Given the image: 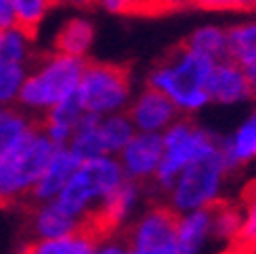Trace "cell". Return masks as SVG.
Returning <instances> with one entry per match:
<instances>
[{"mask_svg":"<svg viewBox=\"0 0 256 254\" xmlns=\"http://www.w3.org/2000/svg\"><path fill=\"white\" fill-rule=\"evenodd\" d=\"M130 254H132V252H130Z\"/></svg>","mask_w":256,"mask_h":254,"instance_id":"cell-38","label":"cell"},{"mask_svg":"<svg viewBox=\"0 0 256 254\" xmlns=\"http://www.w3.org/2000/svg\"><path fill=\"white\" fill-rule=\"evenodd\" d=\"M62 2H69V4H73V6L88 8V6H96V4H100V0H62Z\"/></svg>","mask_w":256,"mask_h":254,"instance_id":"cell-34","label":"cell"},{"mask_svg":"<svg viewBox=\"0 0 256 254\" xmlns=\"http://www.w3.org/2000/svg\"><path fill=\"white\" fill-rule=\"evenodd\" d=\"M84 115H86L84 104L80 100L78 90H75L73 94L62 98L60 102H56L52 108H48L44 112L40 127L56 146H69L75 127H78Z\"/></svg>","mask_w":256,"mask_h":254,"instance_id":"cell-15","label":"cell"},{"mask_svg":"<svg viewBox=\"0 0 256 254\" xmlns=\"http://www.w3.org/2000/svg\"><path fill=\"white\" fill-rule=\"evenodd\" d=\"M184 44L192 50H196V52L210 56L214 62L229 58L227 32L221 30V28H212V25H208V28H200L192 36H188L184 40Z\"/></svg>","mask_w":256,"mask_h":254,"instance_id":"cell-25","label":"cell"},{"mask_svg":"<svg viewBox=\"0 0 256 254\" xmlns=\"http://www.w3.org/2000/svg\"><path fill=\"white\" fill-rule=\"evenodd\" d=\"M94 254H130L127 238H106V236H102Z\"/></svg>","mask_w":256,"mask_h":254,"instance_id":"cell-31","label":"cell"},{"mask_svg":"<svg viewBox=\"0 0 256 254\" xmlns=\"http://www.w3.org/2000/svg\"><path fill=\"white\" fill-rule=\"evenodd\" d=\"M4 108H6V106H2V104H0V117H2V112H4Z\"/></svg>","mask_w":256,"mask_h":254,"instance_id":"cell-37","label":"cell"},{"mask_svg":"<svg viewBox=\"0 0 256 254\" xmlns=\"http://www.w3.org/2000/svg\"><path fill=\"white\" fill-rule=\"evenodd\" d=\"M28 65L0 58V104L8 106L19 100V92L28 78Z\"/></svg>","mask_w":256,"mask_h":254,"instance_id":"cell-27","label":"cell"},{"mask_svg":"<svg viewBox=\"0 0 256 254\" xmlns=\"http://www.w3.org/2000/svg\"><path fill=\"white\" fill-rule=\"evenodd\" d=\"M229 58L242 69L252 71L256 67V23H242L227 32Z\"/></svg>","mask_w":256,"mask_h":254,"instance_id":"cell-21","label":"cell"},{"mask_svg":"<svg viewBox=\"0 0 256 254\" xmlns=\"http://www.w3.org/2000/svg\"><path fill=\"white\" fill-rule=\"evenodd\" d=\"M212 236V208H196L182 212L177 219L179 254H200Z\"/></svg>","mask_w":256,"mask_h":254,"instance_id":"cell-16","label":"cell"},{"mask_svg":"<svg viewBox=\"0 0 256 254\" xmlns=\"http://www.w3.org/2000/svg\"><path fill=\"white\" fill-rule=\"evenodd\" d=\"M60 0H12V15H15V28L21 30L28 38H36L46 12L56 6Z\"/></svg>","mask_w":256,"mask_h":254,"instance_id":"cell-24","label":"cell"},{"mask_svg":"<svg viewBox=\"0 0 256 254\" xmlns=\"http://www.w3.org/2000/svg\"><path fill=\"white\" fill-rule=\"evenodd\" d=\"M80 162H82V158L75 154L69 146H56L48 164H46L44 173H42V177L38 180L36 188L32 190L28 204L36 206V204H42V202L58 198V194L69 184L71 175L78 171Z\"/></svg>","mask_w":256,"mask_h":254,"instance_id":"cell-12","label":"cell"},{"mask_svg":"<svg viewBox=\"0 0 256 254\" xmlns=\"http://www.w3.org/2000/svg\"><path fill=\"white\" fill-rule=\"evenodd\" d=\"M229 173L221 146L206 156L190 162L177 175L175 184L169 190V206L175 212H188L196 208H206L219 202L223 180Z\"/></svg>","mask_w":256,"mask_h":254,"instance_id":"cell-6","label":"cell"},{"mask_svg":"<svg viewBox=\"0 0 256 254\" xmlns=\"http://www.w3.org/2000/svg\"><path fill=\"white\" fill-rule=\"evenodd\" d=\"M2 38H4V30H0V46H2Z\"/></svg>","mask_w":256,"mask_h":254,"instance_id":"cell-36","label":"cell"},{"mask_svg":"<svg viewBox=\"0 0 256 254\" xmlns=\"http://www.w3.org/2000/svg\"><path fill=\"white\" fill-rule=\"evenodd\" d=\"M162 154H164L162 134L136 132L134 138L127 142V146L119 152V160L127 180H134L140 184L154 180Z\"/></svg>","mask_w":256,"mask_h":254,"instance_id":"cell-9","label":"cell"},{"mask_svg":"<svg viewBox=\"0 0 256 254\" xmlns=\"http://www.w3.org/2000/svg\"><path fill=\"white\" fill-rule=\"evenodd\" d=\"M140 198V184L134 180H125L106 196V200L98 206V210L88 219V227H92L100 236H106L110 230L119 227L130 219Z\"/></svg>","mask_w":256,"mask_h":254,"instance_id":"cell-13","label":"cell"},{"mask_svg":"<svg viewBox=\"0 0 256 254\" xmlns=\"http://www.w3.org/2000/svg\"><path fill=\"white\" fill-rule=\"evenodd\" d=\"M212 67L214 60L210 56L196 52L182 42L154 65L148 75V86L167 94L182 115H192L210 102L206 82Z\"/></svg>","mask_w":256,"mask_h":254,"instance_id":"cell-1","label":"cell"},{"mask_svg":"<svg viewBox=\"0 0 256 254\" xmlns=\"http://www.w3.org/2000/svg\"><path fill=\"white\" fill-rule=\"evenodd\" d=\"M82 227H86V223L75 217V214H71L56 198L42 202V204H36L32 210L30 230L34 240L62 238V236L80 232Z\"/></svg>","mask_w":256,"mask_h":254,"instance_id":"cell-14","label":"cell"},{"mask_svg":"<svg viewBox=\"0 0 256 254\" xmlns=\"http://www.w3.org/2000/svg\"><path fill=\"white\" fill-rule=\"evenodd\" d=\"M127 180L119 156H96L82 160L78 171L71 175L69 184L58 194V202L71 214L88 223L106 196Z\"/></svg>","mask_w":256,"mask_h":254,"instance_id":"cell-4","label":"cell"},{"mask_svg":"<svg viewBox=\"0 0 256 254\" xmlns=\"http://www.w3.org/2000/svg\"><path fill=\"white\" fill-rule=\"evenodd\" d=\"M54 148L56 144L40 125H36L8 154L0 158V206L28 202Z\"/></svg>","mask_w":256,"mask_h":254,"instance_id":"cell-3","label":"cell"},{"mask_svg":"<svg viewBox=\"0 0 256 254\" xmlns=\"http://www.w3.org/2000/svg\"><path fill=\"white\" fill-rule=\"evenodd\" d=\"M36 127V121L28 115V110L4 108L0 117V158L15 148L21 140Z\"/></svg>","mask_w":256,"mask_h":254,"instance_id":"cell-23","label":"cell"},{"mask_svg":"<svg viewBox=\"0 0 256 254\" xmlns=\"http://www.w3.org/2000/svg\"><path fill=\"white\" fill-rule=\"evenodd\" d=\"M78 94L86 112H94L100 117L123 112L132 100L130 67L88 60Z\"/></svg>","mask_w":256,"mask_h":254,"instance_id":"cell-7","label":"cell"},{"mask_svg":"<svg viewBox=\"0 0 256 254\" xmlns=\"http://www.w3.org/2000/svg\"><path fill=\"white\" fill-rule=\"evenodd\" d=\"M92 40H94V25L88 19L75 17V19H69L58 30L54 38V50L62 54L86 56L90 46H92Z\"/></svg>","mask_w":256,"mask_h":254,"instance_id":"cell-20","label":"cell"},{"mask_svg":"<svg viewBox=\"0 0 256 254\" xmlns=\"http://www.w3.org/2000/svg\"><path fill=\"white\" fill-rule=\"evenodd\" d=\"M221 152L229 171L256 158V110L232 136L221 138Z\"/></svg>","mask_w":256,"mask_h":254,"instance_id":"cell-18","label":"cell"},{"mask_svg":"<svg viewBox=\"0 0 256 254\" xmlns=\"http://www.w3.org/2000/svg\"><path fill=\"white\" fill-rule=\"evenodd\" d=\"M164 140V154L158 164V171L154 175V182L160 190L169 192L175 184L177 175L182 173L190 162L198 160L200 156H206L221 146V138L212 132L196 125L188 117H179L162 132Z\"/></svg>","mask_w":256,"mask_h":254,"instance_id":"cell-5","label":"cell"},{"mask_svg":"<svg viewBox=\"0 0 256 254\" xmlns=\"http://www.w3.org/2000/svg\"><path fill=\"white\" fill-rule=\"evenodd\" d=\"M167 2L169 10H177V8H184V6H194V0H164Z\"/></svg>","mask_w":256,"mask_h":254,"instance_id":"cell-33","label":"cell"},{"mask_svg":"<svg viewBox=\"0 0 256 254\" xmlns=\"http://www.w3.org/2000/svg\"><path fill=\"white\" fill-rule=\"evenodd\" d=\"M88 60L84 56L54 52L40 56L30 69L17 102L32 112H44L78 90Z\"/></svg>","mask_w":256,"mask_h":254,"instance_id":"cell-2","label":"cell"},{"mask_svg":"<svg viewBox=\"0 0 256 254\" xmlns=\"http://www.w3.org/2000/svg\"><path fill=\"white\" fill-rule=\"evenodd\" d=\"M225 10H254L256 0H223Z\"/></svg>","mask_w":256,"mask_h":254,"instance_id":"cell-32","label":"cell"},{"mask_svg":"<svg viewBox=\"0 0 256 254\" xmlns=\"http://www.w3.org/2000/svg\"><path fill=\"white\" fill-rule=\"evenodd\" d=\"M100 238L98 232L86 225L80 232L62 238L34 240L23 248V254H94Z\"/></svg>","mask_w":256,"mask_h":254,"instance_id":"cell-17","label":"cell"},{"mask_svg":"<svg viewBox=\"0 0 256 254\" xmlns=\"http://www.w3.org/2000/svg\"><path fill=\"white\" fill-rule=\"evenodd\" d=\"M248 78H250V82H252V90H254V96H256V67H254L252 71H248Z\"/></svg>","mask_w":256,"mask_h":254,"instance_id":"cell-35","label":"cell"},{"mask_svg":"<svg viewBox=\"0 0 256 254\" xmlns=\"http://www.w3.org/2000/svg\"><path fill=\"white\" fill-rule=\"evenodd\" d=\"M212 208V238L223 242L240 240L242 227H244V208L227 202H214Z\"/></svg>","mask_w":256,"mask_h":254,"instance_id":"cell-26","label":"cell"},{"mask_svg":"<svg viewBox=\"0 0 256 254\" xmlns=\"http://www.w3.org/2000/svg\"><path fill=\"white\" fill-rule=\"evenodd\" d=\"M179 212L171 206H152L127 232L132 254H179L177 246Z\"/></svg>","mask_w":256,"mask_h":254,"instance_id":"cell-8","label":"cell"},{"mask_svg":"<svg viewBox=\"0 0 256 254\" xmlns=\"http://www.w3.org/2000/svg\"><path fill=\"white\" fill-rule=\"evenodd\" d=\"M136 132H138L136 125L125 110L112 112V115H104L100 119L102 142H104L106 154H110V156H119V152L127 146V142L134 138Z\"/></svg>","mask_w":256,"mask_h":254,"instance_id":"cell-22","label":"cell"},{"mask_svg":"<svg viewBox=\"0 0 256 254\" xmlns=\"http://www.w3.org/2000/svg\"><path fill=\"white\" fill-rule=\"evenodd\" d=\"M100 115L94 112H86L80 119L78 127L73 132V138L69 142V148L78 154L82 160L88 158H96V156H104L106 148L102 142V134H100Z\"/></svg>","mask_w":256,"mask_h":254,"instance_id":"cell-19","label":"cell"},{"mask_svg":"<svg viewBox=\"0 0 256 254\" xmlns=\"http://www.w3.org/2000/svg\"><path fill=\"white\" fill-rule=\"evenodd\" d=\"M32 38H28L21 30H17L15 25L8 30H4L2 38V46H0V58L12 60V62H23L28 65L32 58V50H30Z\"/></svg>","mask_w":256,"mask_h":254,"instance_id":"cell-29","label":"cell"},{"mask_svg":"<svg viewBox=\"0 0 256 254\" xmlns=\"http://www.w3.org/2000/svg\"><path fill=\"white\" fill-rule=\"evenodd\" d=\"M127 115L134 121L138 132H152V134H162L171 123L179 119V108L175 102L162 94L156 88H146L140 92V96L134 100L127 108Z\"/></svg>","mask_w":256,"mask_h":254,"instance_id":"cell-10","label":"cell"},{"mask_svg":"<svg viewBox=\"0 0 256 254\" xmlns=\"http://www.w3.org/2000/svg\"><path fill=\"white\" fill-rule=\"evenodd\" d=\"M206 92L210 102L216 104H238L254 96L252 82L246 69H242L232 58L214 62L210 78L206 82Z\"/></svg>","mask_w":256,"mask_h":254,"instance_id":"cell-11","label":"cell"},{"mask_svg":"<svg viewBox=\"0 0 256 254\" xmlns=\"http://www.w3.org/2000/svg\"><path fill=\"white\" fill-rule=\"evenodd\" d=\"M242 244H256V180L244 192V227L240 234Z\"/></svg>","mask_w":256,"mask_h":254,"instance_id":"cell-30","label":"cell"},{"mask_svg":"<svg viewBox=\"0 0 256 254\" xmlns=\"http://www.w3.org/2000/svg\"><path fill=\"white\" fill-rule=\"evenodd\" d=\"M100 4L119 15H162L169 12L164 0H100Z\"/></svg>","mask_w":256,"mask_h":254,"instance_id":"cell-28","label":"cell"}]
</instances>
